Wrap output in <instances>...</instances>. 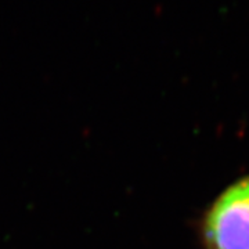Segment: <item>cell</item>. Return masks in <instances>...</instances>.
I'll use <instances>...</instances> for the list:
<instances>
[{
    "label": "cell",
    "instance_id": "6da1fadb",
    "mask_svg": "<svg viewBox=\"0 0 249 249\" xmlns=\"http://www.w3.org/2000/svg\"><path fill=\"white\" fill-rule=\"evenodd\" d=\"M201 249H249V175L232 180L196 223Z\"/></svg>",
    "mask_w": 249,
    "mask_h": 249
}]
</instances>
